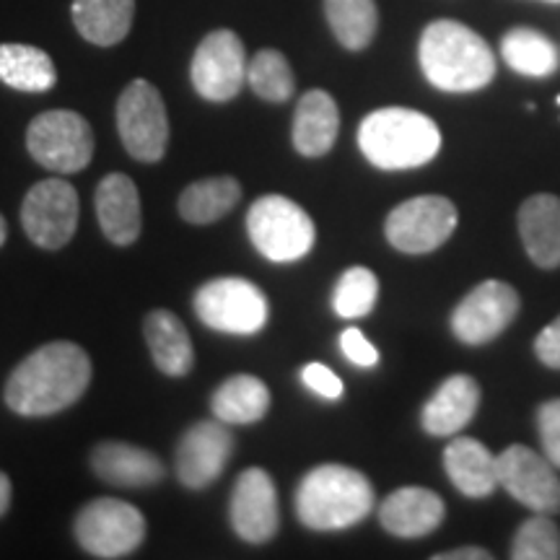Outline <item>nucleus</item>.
Segmentation results:
<instances>
[{"label":"nucleus","instance_id":"obj_1","mask_svg":"<svg viewBox=\"0 0 560 560\" xmlns=\"http://www.w3.org/2000/svg\"><path fill=\"white\" fill-rule=\"evenodd\" d=\"M91 384V359L81 346L55 340L26 355L5 382V405L24 418L68 410Z\"/></svg>","mask_w":560,"mask_h":560},{"label":"nucleus","instance_id":"obj_2","mask_svg":"<svg viewBox=\"0 0 560 560\" xmlns=\"http://www.w3.org/2000/svg\"><path fill=\"white\" fill-rule=\"evenodd\" d=\"M418 60L431 86L470 94L495 79V55L488 42L459 21H433L420 34Z\"/></svg>","mask_w":560,"mask_h":560},{"label":"nucleus","instance_id":"obj_3","mask_svg":"<svg viewBox=\"0 0 560 560\" xmlns=\"http://www.w3.org/2000/svg\"><path fill=\"white\" fill-rule=\"evenodd\" d=\"M374 509V486L346 465H319L296 488V516L314 532H338L366 520Z\"/></svg>","mask_w":560,"mask_h":560},{"label":"nucleus","instance_id":"obj_4","mask_svg":"<svg viewBox=\"0 0 560 560\" xmlns=\"http://www.w3.org/2000/svg\"><path fill=\"white\" fill-rule=\"evenodd\" d=\"M359 145L371 164L387 172L429 164L441 149L439 125L429 115L405 107H384L366 115Z\"/></svg>","mask_w":560,"mask_h":560},{"label":"nucleus","instance_id":"obj_5","mask_svg":"<svg viewBox=\"0 0 560 560\" xmlns=\"http://www.w3.org/2000/svg\"><path fill=\"white\" fill-rule=\"evenodd\" d=\"M249 240L270 262H296L314 247V221L283 195H265L247 213Z\"/></svg>","mask_w":560,"mask_h":560},{"label":"nucleus","instance_id":"obj_6","mask_svg":"<svg viewBox=\"0 0 560 560\" xmlns=\"http://www.w3.org/2000/svg\"><path fill=\"white\" fill-rule=\"evenodd\" d=\"M26 149L45 170L75 174L86 170L94 156V130L79 112H42L26 128Z\"/></svg>","mask_w":560,"mask_h":560},{"label":"nucleus","instance_id":"obj_7","mask_svg":"<svg viewBox=\"0 0 560 560\" xmlns=\"http://www.w3.org/2000/svg\"><path fill=\"white\" fill-rule=\"evenodd\" d=\"M117 130L125 151L143 164H156L170 145V117L153 83L138 79L125 86L117 102Z\"/></svg>","mask_w":560,"mask_h":560},{"label":"nucleus","instance_id":"obj_8","mask_svg":"<svg viewBox=\"0 0 560 560\" xmlns=\"http://www.w3.org/2000/svg\"><path fill=\"white\" fill-rule=\"evenodd\" d=\"M195 314L210 330L255 335L268 322V299L247 278H213L195 293Z\"/></svg>","mask_w":560,"mask_h":560},{"label":"nucleus","instance_id":"obj_9","mask_svg":"<svg viewBox=\"0 0 560 560\" xmlns=\"http://www.w3.org/2000/svg\"><path fill=\"white\" fill-rule=\"evenodd\" d=\"M145 537L143 514L128 501H89L75 516V540L94 558H125Z\"/></svg>","mask_w":560,"mask_h":560},{"label":"nucleus","instance_id":"obj_10","mask_svg":"<svg viewBox=\"0 0 560 560\" xmlns=\"http://www.w3.org/2000/svg\"><path fill=\"white\" fill-rule=\"evenodd\" d=\"M457 208L444 195H420L405 200L387 215L384 234L405 255H429L457 229Z\"/></svg>","mask_w":560,"mask_h":560},{"label":"nucleus","instance_id":"obj_11","mask_svg":"<svg viewBox=\"0 0 560 560\" xmlns=\"http://www.w3.org/2000/svg\"><path fill=\"white\" fill-rule=\"evenodd\" d=\"M21 226L42 249H62L79 229V192L60 177L42 179L26 192Z\"/></svg>","mask_w":560,"mask_h":560},{"label":"nucleus","instance_id":"obj_12","mask_svg":"<svg viewBox=\"0 0 560 560\" xmlns=\"http://www.w3.org/2000/svg\"><path fill=\"white\" fill-rule=\"evenodd\" d=\"M192 86L208 102H231L247 81L244 42L231 30H215L200 42L190 66Z\"/></svg>","mask_w":560,"mask_h":560},{"label":"nucleus","instance_id":"obj_13","mask_svg":"<svg viewBox=\"0 0 560 560\" xmlns=\"http://www.w3.org/2000/svg\"><path fill=\"white\" fill-rule=\"evenodd\" d=\"M499 486L522 506L537 514L560 511V478L556 465L524 444H511L495 457Z\"/></svg>","mask_w":560,"mask_h":560},{"label":"nucleus","instance_id":"obj_14","mask_svg":"<svg viewBox=\"0 0 560 560\" xmlns=\"http://www.w3.org/2000/svg\"><path fill=\"white\" fill-rule=\"evenodd\" d=\"M520 314V293L503 280H482L452 314V332L465 346H486Z\"/></svg>","mask_w":560,"mask_h":560},{"label":"nucleus","instance_id":"obj_15","mask_svg":"<svg viewBox=\"0 0 560 560\" xmlns=\"http://www.w3.org/2000/svg\"><path fill=\"white\" fill-rule=\"evenodd\" d=\"M234 454V436L223 420H200L187 429L177 446V478L185 488L202 490L213 486L226 470Z\"/></svg>","mask_w":560,"mask_h":560},{"label":"nucleus","instance_id":"obj_16","mask_svg":"<svg viewBox=\"0 0 560 560\" xmlns=\"http://www.w3.org/2000/svg\"><path fill=\"white\" fill-rule=\"evenodd\" d=\"M229 516L231 527L244 542L262 545L276 537L280 524L278 490L262 467H249L236 478Z\"/></svg>","mask_w":560,"mask_h":560},{"label":"nucleus","instance_id":"obj_17","mask_svg":"<svg viewBox=\"0 0 560 560\" xmlns=\"http://www.w3.org/2000/svg\"><path fill=\"white\" fill-rule=\"evenodd\" d=\"M91 470L109 486L151 488L164 480V462L149 450L125 444V441H102L91 452Z\"/></svg>","mask_w":560,"mask_h":560},{"label":"nucleus","instance_id":"obj_18","mask_svg":"<svg viewBox=\"0 0 560 560\" xmlns=\"http://www.w3.org/2000/svg\"><path fill=\"white\" fill-rule=\"evenodd\" d=\"M446 506L439 493L420 486L397 488L380 506L382 527L395 537H425L444 522Z\"/></svg>","mask_w":560,"mask_h":560},{"label":"nucleus","instance_id":"obj_19","mask_svg":"<svg viewBox=\"0 0 560 560\" xmlns=\"http://www.w3.org/2000/svg\"><path fill=\"white\" fill-rule=\"evenodd\" d=\"M96 219L104 236L117 247H128L140 236V195L128 174H107L94 195Z\"/></svg>","mask_w":560,"mask_h":560},{"label":"nucleus","instance_id":"obj_20","mask_svg":"<svg viewBox=\"0 0 560 560\" xmlns=\"http://www.w3.org/2000/svg\"><path fill=\"white\" fill-rule=\"evenodd\" d=\"M340 132V109L327 91L312 89L301 96L293 112V149L301 156H325Z\"/></svg>","mask_w":560,"mask_h":560},{"label":"nucleus","instance_id":"obj_21","mask_svg":"<svg viewBox=\"0 0 560 560\" xmlns=\"http://www.w3.org/2000/svg\"><path fill=\"white\" fill-rule=\"evenodd\" d=\"M520 234L529 260L552 270L560 265V198L550 192L532 195L520 208Z\"/></svg>","mask_w":560,"mask_h":560},{"label":"nucleus","instance_id":"obj_22","mask_svg":"<svg viewBox=\"0 0 560 560\" xmlns=\"http://www.w3.org/2000/svg\"><path fill=\"white\" fill-rule=\"evenodd\" d=\"M480 405V387L472 376L454 374L436 389L420 412L423 431L431 436H454L475 418Z\"/></svg>","mask_w":560,"mask_h":560},{"label":"nucleus","instance_id":"obj_23","mask_svg":"<svg viewBox=\"0 0 560 560\" xmlns=\"http://www.w3.org/2000/svg\"><path fill=\"white\" fill-rule=\"evenodd\" d=\"M444 467L450 480L454 482V488L459 493H465L467 499H486L499 486L495 457L478 439H454L444 452Z\"/></svg>","mask_w":560,"mask_h":560},{"label":"nucleus","instance_id":"obj_24","mask_svg":"<svg viewBox=\"0 0 560 560\" xmlns=\"http://www.w3.org/2000/svg\"><path fill=\"white\" fill-rule=\"evenodd\" d=\"M143 335L149 342L151 359L166 376H187L195 366V348L190 332L177 314L156 310L143 322Z\"/></svg>","mask_w":560,"mask_h":560},{"label":"nucleus","instance_id":"obj_25","mask_svg":"<svg viewBox=\"0 0 560 560\" xmlns=\"http://www.w3.org/2000/svg\"><path fill=\"white\" fill-rule=\"evenodd\" d=\"M136 0H73V24L96 47H112L128 37Z\"/></svg>","mask_w":560,"mask_h":560},{"label":"nucleus","instance_id":"obj_26","mask_svg":"<svg viewBox=\"0 0 560 560\" xmlns=\"http://www.w3.org/2000/svg\"><path fill=\"white\" fill-rule=\"evenodd\" d=\"M210 410L226 425H249L268 416L270 392L252 374L229 376L210 397Z\"/></svg>","mask_w":560,"mask_h":560},{"label":"nucleus","instance_id":"obj_27","mask_svg":"<svg viewBox=\"0 0 560 560\" xmlns=\"http://www.w3.org/2000/svg\"><path fill=\"white\" fill-rule=\"evenodd\" d=\"M0 81L26 94H45L58 83V70L50 55L39 47L9 42L0 45Z\"/></svg>","mask_w":560,"mask_h":560},{"label":"nucleus","instance_id":"obj_28","mask_svg":"<svg viewBox=\"0 0 560 560\" xmlns=\"http://www.w3.org/2000/svg\"><path fill=\"white\" fill-rule=\"evenodd\" d=\"M242 200V185L234 177H210L192 182L179 195V215L185 221L195 223V226H206V223H215L223 215L236 208Z\"/></svg>","mask_w":560,"mask_h":560},{"label":"nucleus","instance_id":"obj_29","mask_svg":"<svg viewBox=\"0 0 560 560\" xmlns=\"http://www.w3.org/2000/svg\"><path fill=\"white\" fill-rule=\"evenodd\" d=\"M501 55L506 66L529 79H548L560 66L558 47L542 32L516 26L503 34Z\"/></svg>","mask_w":560,"mask_h":560},{"label":"nucleus","instance_id":"obj_30","mask_svg":"<svg viewBox=\"0 0 560 560\" xmlns=\"http://www.w3.org/2000/svg\"><path fill=\"white\" fill-rule=\"evenodd\" d=\"M325 16L335 39L350 52L366 50L380 26L374 0H325Z\"/></svg>","mask_w":560,"mask_h":560},{"label":"nucleus","instance_id":"obj_31","mask_svg":"<svg viewBox=\"0 0 560 560\" xmlns=\"http://www.w3.org/2000/svg\"><path fill=\"white\" fill-rule=\"evenodd\" d=\"M247 83L265 102H289L296 89L291 62L278 50H260L247 66Z\"/></svg>","mask_w":560,"mask_h":560},{"label":"nucleus","instance_id":"obj_32","mask_svg":"<svg viewBox=\"0 0 560 560\" xmlns=\"http://www.w3.org/2000/svg\"><path fill=\"white\" fill-rule=\"evenodd\" d=\"M380 296V280L369 268H350L340 276L332 293V310L342 319H361L371 314Z\"/></svg>","mask_w":560,"mask_h":560},{"label":"nucleus","instance_id":"obj_33","mask_svg":"<svg viewBox=\"0 0 560 560\" xmlns=\"http://www.w3.org/2000/svg\"><path fill=\"white\" fill-rule=\"evenodd\" d=\"M514 560H558L560 558V529L548 516H532L516 529L511 542Z\"/></svg>","mask_w":560,"mask_h":560},{"label":"nucleus","instance_id":"obj_34","mask_svg":"<svg viewBox=\"0 0 560 560\" xmlns=\"http://www.w3.org/2000/svg\"><path fill=\"white\" fill-rule=\"evenodd\" d=\"M537 431H540L545 457L560 467V397L540 405V410H537Z\"/></svg>","mask_w":560,"mask_h":560},{"label":"nucleus","instance_id":"obj_35","mask_svg":"<svg viewBox=\"0 0 560 560\" xmlns=\"http://www.w3.org/2000/svg\"><path fill=\"white\" fill-rule=\"evenodd\" d=\"M301 380H304L306 387L317 392L325 400H340L342 397V382L340 376L325 366V363H306L304 371H301Z\"/></svg>","mask_w":560,"mask_h":560},{"label":"nucleus","instance_id":"obj_36","mask_svg":"<svg viewBox=\"0 0 560 560\" xmlns=\"http://www.w3.org/2000/svg\"><path fill=\"white\" fill-rule=\"evenodd\" d=\"M340 350L346 353V359L350 363H355V366L361 369L376 366V361H380V350L371 346L366 335L355 330V327H348V330L340 335Z\"/></svg>","mask_w":560,"mask_h":560},{"label":"nucleus","instance_id":"obj_37","mask_svg":"<svg viewBox=\"0 0 560 560\" xmlns=\"http://www.w3.org/2000/svg\"><path fill=\"white\" fill-rule=\"evenodd\" d=\"M535 353L548 369H560V317L552 319L550 325L537 335Z\"/></svg>","mask_w":560,"mask_h":560},{"label":"nucleus","instance_id":"obj_38","mask_svg":"<svg viewBox=\"0 0 560 560\" xmlns=\"http://www.w3.org/2000/svg\"><path fill=\"white\" fill-rule=\"evenodd\" d=\"M493 556L486 548H457L450 552H439L436 560H490Z\"/></svg>","mask_w":560,"mask_h":560},{"label":"nucleus","instance_id":"obj_39","mask_svg":"<svg viewBox=\"0 0 560 560\" xmlns=\"http://www.w3.org/2000/svg\"><path fill=\"white\" fill-rule=\"evenodd\" d=\"M9 506H11V480L9 475L0 472V516L9 511Z\"/></svg>","mask_w":560,"mask_h":560},{"label":"nucleus","instance_id":"obj_40","mask_svg":"<svg viewBox=\"0 0 560 560\" xmlns=\"http://www.w3.org/2000/svg\"><path fill=\"white\" fill-rule=\"evenodd\" d=\"M5 236H9V226H5V219L0 215V247L5 244Z\"/></svg>","mask_w":560,"mask_h":560},{"label":"nucleus","instance_id":"obj_41","mask_svg":"<svg viewBox=\"0 0 560 560\" xmlns=\"http://www.w3.org/2000/svg\"><path fill=\"white\" fill-rule=\"evenodd\" d=\"M542 3H560V0H542Z\"/></svg>","mask_w":560,"mask_h":560},{"label":"nucleus","instance_id":"obj_42","mask_svg":"<svg viewBox=\"0 0 560 560\" xmlns=\"http://www.w3.org/2000/svg\"><path fill=\"white\" fill-rule=\"evenodd\" d=\"M558 104H560V96H558Z\"/></svg>","mask_w":560,"mask_h":560}]
</instances>
